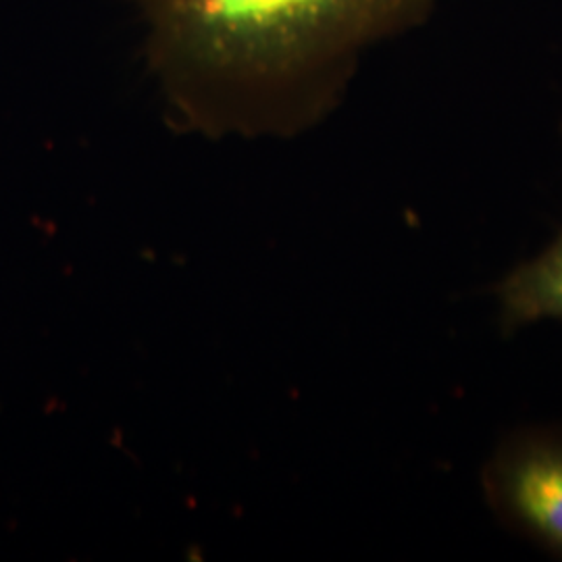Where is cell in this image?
<instances>
[{"label":"cell","instance_id":"6da1fadb","mask_svg":"<svg viewBox=\"0 0 562 562\" xmlns=\"http://www.w3.org/2000/svg\"><path fill=\"white\" fill-rule=\"evenodd\" d=\"M169 121L206 138H290L327 117L362 57L440 0H130Z\"/></svg>","mask_w":562,"mask_h":562},{"label":"cell","instance_id":"3957f363","mask_svg":"<svg viewBox=\"0 0 562 562\" xmlns=\"http://www.w3.org/2000/svg\"><path fill=\"white\" fill-rule=\"evenodd\" d=\"M506 327L562 322V234L536 261L525 262L498 288Z\"/></svg>","mask_w":562,"mask_h":562},{"label":"cell","instance_id":"7a4b0ae2","mask_svg":"<svg viewBox=\"0 0 562 562\" xmlns=\"http://www.w3.org/2000/svg\"><path fill=\"white\" fill-rule=\"evenodd\" d=\"M485 490L504 521L562 559V436L506 443L485 469Z\"/></svg>","mask_w":562,"mask_h":562}]
</instances>
